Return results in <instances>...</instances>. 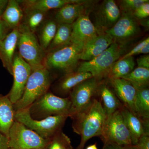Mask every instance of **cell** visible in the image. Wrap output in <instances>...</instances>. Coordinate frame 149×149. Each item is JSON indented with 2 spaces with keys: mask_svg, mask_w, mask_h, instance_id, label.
Masks as SVG:
<instances>
[{
  "mask_svg": "<svg viewBox=\"0 0 149 149\" xmlns=\"http://www.w3.org/2000/svg\"><path fill=\"white\" fill-rule=\"evenodd\" d=\"M32 70L31 67L16 52L14 56L12 75L13 77V85L7 95L13 104L18 101L23 95Z\"/></svg>",
  "mask_w": 149,
  "mask_h": 149,
  "instance_id": "13",
  "label": "cell"
},
{
  "mask_svg": "<svg viewBox=\"0 0 149 149\" xmlns=\"http://www.w3.org/2000/svg\"><path fill=\"white\" fill-rule=\"evenodd\" d=\"M24 12L18 1L9 0L1 18L12 30L17 28L22 23Z\"/></svg>",
  "mask_w": 149,
  "mask_h": 149,
  "instance_id": "23",
  "label": "cell"
},
{
  "mask_svg": "<svg viewBox=\"0 0 149 149\" xmlns=\"http://www.w3.org/2000/svg\"><path fill=\"white\" fill-rule=\"evenodd\" d=\"M120 110L125 124L130 132L132 145H136L141 136L145 134H149V125L145 123L137 115L123 106Z\"/></svg>",
  "mask_w": 149,
  "mask_h": 149,
  "instance_id": "20",
  "label": "cell"
},
{
  "mask_svg": "<svg viewBox=\"0 0 149 149\" xmlns=\"http://www.w3.org/2000/svg\"><path fill=\"white\" fill-rule=\"evenodd\" d=\"M149 53V44L147 45H146L144 46L142 48L137 55L140 54H148Z\"/></svg>",
  "mask_w": 149,
  "mask_h": 149,
  "instance_id": "40",
  "label": "cell"
},
{
  "mask_svg": "<svg viewBox=\"0 0 149 149\" xmlns=\"http://www.w3.org/2000/svg\"><path fill=\"white\" fill-rule=\"evenodd\" d=\"M84 45L71 43L46 53L44 65L50 71L65 74L74 71L79 65Z\"/></svg>",
  "mask_w": 149,
  "mask_h": 149,
  "instance_id": "3",
  "label": "cell"
},
{
  "mask_svg": "<svg viewBox=\"0 0 149 149\" xmlns=\"http://www.w3.org/2000/svg\"><path fill=\"white\" fill-rule=\"evenodd\" d=\"M122 78L128 81L136 90L148 88L149 83V69L137 67Z\"/></svg>",
  "mask_w": 149,
  "mask_h": 149,
  "instance_id": "30",
  "label": "cell"
},
{
  "mask_svg": "<svg viewBox=\"0 0 149 149\" xmlns=\"http://www.w3.org/2000/svg\"><path fill=\"white\" fill-rule=\"evenodd\" d=\"M93 2L84 1L83 2L70 3L58 9L54 19L57 24H72L78 17L88 14Z\"/></svg>",
  "mask_w": 149,
  "mask_h": 149,
  "instance_id": "14",
  "label": "cell"
},
{
  "mask_svg": "<svg viewBox=\"0 0 149 149\" xmlns=\"http://www.w3.org/2000/svg\"><path fill=\"white\" fill-rule=\"evenodd\" d=\"M70 146V139L61 130L51 139L47 148V149H68Z\"/></svg>",
  "mask_w": 149,
  "mask_h": 149,
  "instance_id": "31",
  "label": "cell"
},
{
  "mask_svg": "<svg viewBox=\"0 0 149 149\" xmlns=\"http://www.w3.org/2000/svg\"><path fill=\"white\" fill-rule=\"evenodd\" d=\"M18 29L19 35L17 48L19 55L32 70L45 66L46 52L40 45L36 34L22 23Z\"/></svg>",
  "mask_w": 149,
  "mask_h": 149,
  "instance_id": "6",
  "label": "cell"
},
{
  "mask_svg": "<svg viewBox=\"0 0 149 149\" xmlns=\"http://www.w3.org/2000/svg\"><path fill=\"white\" fill-rule=\"evenodd\" d=\"M113 91L123 106L136 114L135 109L137 90L123 78L109 79Z\"/></svg>",
  "mask_w": 149,
  "mask_h": 149,
  "instance_id": "16",
  "label": "cell"
},
{
  "mask_svg": "<svg viewBox=\"0 0 149 149\" xmlns=\"http://www.w3.org/2000/svg\"><path fill=\"white\" fill-rule=\"evenodd\" d=\"M8 149H13V148H9Z\"/></svg>",
  "mask_w": 149,
  "mask_h": 149,
  "instance_id": "45",
  "label": "cell"
},
{
  "mask_svg": "<svg viewBox=\"0 0 149 149\" xmlns=\"http://www.w3.org/2000/svg\"><path fill=\"white\" fill-rule=\"evenodd\" d=\"M95 23L98 34L106 33L111 29L121 16V12L113 0L104 1L93 10Z\"/></svg>",
  "mask_w": 149,
  "mask_h": 149,
  "instance_id": "12",
  "label": "cell"
},
{
  "mask_svg": "<svg viewBox=\"0 0 149 149\" xmlns=\"http://www.w3.org/2000/svg\"><path fill=\"white\" fill-rule=\"evenodd\" d=\"M10 28L5 22L0 18V42L4 40L6 36L11 32Z\"/></svg>",
  "mask_w": 149,
  "mask_h": 149,
  "instance_id": "36",
  "label": "cell"
},
{
  "mask_svg": "<svg viewBox=\"0 0 149 149\" xmlns=\"http://www.w3.org/2000/svg\"><path fill=\"white\" fill-rule=\"evenodd\" d=\"M19 35L18 27L13 29L0 42V60L3 66L12 75L14 56Z\"/></svg>",
  "mask_w": 149,
  "mask_h": 149,
  "instance_id": "19",
  "label": "cell"
},
{
  "mask_svg": "<svg viewBox=\"0 0 149 149\" xmlns=\"http://www.w3.org/2000/svg\"><path fill=\"white\" fill-rule=\"evenodd\" d=\"M98 95L100 101L107 116L119 110L123 107L122 104L113 91L104 81H102L99 86Z\"/></svg>",
  "mask_w": 149,
  "mask_h": 149,
  "instance_id": "21",
  "label": "cell"
},
{
  "mask_svg": "<svg viewBox=\"0 0 149 149\" xmlns=\"http://www.w3.org/2000/svg\"><path fill=\"white\" fill-rule=\"evenodd\" d=\"M22 8L24 12L22 23L25 24L30 31L36 33L45 20L47 13L30 8Z\"/></svg>",
  "mask_w": 149,
  "mask_h": 149,
  "instance_id": "27",
  "label": "cell"
},
{
  "mask_svg": "<svg viewBox=\"0 0 149 149\" xmlns=\"http://www.w3.org/2000/svg\"><path fill=\"white\" fill-rule=\"evenodd\" d=\"M141 32L139 22L133 14L121 12V16L118 21L106 33L111 37L114 42L124 45L137 37Z\"/></svg>",
  "mask_w": 149,
  "mask_h": 149,
  "instance_id": "11",
  "label": "cell"
},
{
  "mask_svg": "<svg viewBox=\"0 0 149 149\" xmlns=\"http://www.w3.org/2000/svg\"><path fill=\"white\" fill-rule=\"evenodd\" d=\"M3 11L2 10H0V18H1V17L3 13Z\"/></svg>",
  "mask_w": 149,
  "mask_h": 149,
  "instance_id": "43",
  "label": "cell"
},
{
  "mask_svg": "<svg viewBox=\"0 0 149 149\" xmlns=\"http://www.w3.org/2000/svg\"><path fill=\"white\" fill-rule=\"evenodd\" d=\"M135 109L136 114L145 123L149 125V90L148 88L137 90Z\"/></svg>",
  "mask_w": 149,
  "mask_h": 149,
  "instance_id": "28",
  "label": "cell"
},
{
  "mask_svg": "<svg viewBox=\"0 0 149 149\" xmlns=\"http://www.w3.org/2000/svg\"><path fill=\"white\" fill-rule=\"evenodd\" d=\"M103 80L92 77L77 85L70 93L71 102L69 117L82 111L96 98L99 86Z\"/></svg>",
  "mask_w": 149,
  "mask_h": 149,
  "instance_id": "10",
  "label": "cell"
},
{
  "mask_svg": "<svg viewBox=\"0 0 149 149\" xmlns=\"http://www.w3.org/2000/svg\"><path fill=\"white\" fill-rule=\"evenodd\" d=\"M83 0H26L19 1L22 8H30L47 13L49 10L62 7L68 4L83 2Z\"/></svg>",
  "mask_w": 149,
  "mask_h": 149,
  "instance_id": "24",
  "label": "cell"
},
{
  "mask_svg": "<svg viewBox=\"0 0 149 149\" xmlns=\"http://www.w3.org/2000/svg\"><path fill=\"white\" fill-rule=\"evenodd\" d=\"M102 149H128L111 143H105Z\"/></svg>",
  "mask_w": 149,
  "mask_h": 149,
  "instance_id": "39",
  "label": "cell"
},
{
  "mask_svg": "<svg viewBox=\"0 0 149 149\" xmlns=\"http://www.w3.org/2000/svg\"><path fill=\"white\" fill-rule=\"evenodd\" d=\"M124 52V45L114 42L102 53L95 58L80 63L76 70L89 72L100 80L108 77L112 67L121 58Z\"/></svg>",
  "mask_w": 149,
  "mask_h": 149,
  "instance_id": "4",
  "label": "cell"
},
{
  "mask_svg": "<svg viewBox=\"0 0 149 149\" xmlns=\"http://www.w3.org/2000/svg\"><path fill=\"white\" fill-rule=\"evenodd\" d=\"M86 149H98L96 144H93L87 147Z\"/></svg>",
  "mask_w": 149,
  "mask_h": 149,
  "instance_id": "42",
  "label": "cell"
},
{
  "mask_svg": "<svg viewBox=\"0 0 149 149\" xmlns=\"http://www.w3.org/2000/svg\"><path fill=\"white\" fill-rule=\"evenodd\" d=\"M107 117L100 100L96 98L85 109L70 116L73 131L81 137L77 149H83L87 141L93 137H100Z\"/></svg>",
  "mask_w": 149,
  "mask_h": 149,
  "instance_id": "1",
  "label": "cell"
},
{
  "mask_svg": "<svg viewBox=\"0 0 149 149\" xmlns=\"http://www.w3.org/2000/svg\"><path fill=\"white\" fill-rule=\"evenodd\" d=\"M33 149H47V147H46V148H35Z\"/></svg>",
  "mask_w": 149,
  "mask_h": 149,
  "instance_id": "44",
  "label": "cell"
},
{
  "mask_svg": "<svg viewBox=\"0 0 149 149\" xmlns=\"http://www.w3.org/2000/svg\"><path fill=\"white\" fill-rule=\"evenodd\" d=\"M8 139L10 148L14 149L46 148L50 142L16 120L10 129Z\"/></svg>",
  "mask_w": 149,
  "mask_h": 149,
  "instance_id": "9",
  "label": "cell"
},
{
  "mask_svg": "<svg viewBox=\"0 0 149 149\" xmlns=\"http://www.w3.org/2000/svg\"><path fill=\"white\" fill-rule=\"evenodd\" d=\"M100 137L104 143H113L123 147L132 146L130 132L120 109L107 116Z\"/></svg>",
  "mask_w": 149,
  "mask_h": 149,
  "instance_id": "8",
  "label": "cell"
},
{
  "mask_svg": "<svg viewBox=\"0 0 149 149\" xmlns=\"http://www.w3.org/2000/svg\"><path fill=\"white\" fill-rule=\"evenodd\" d=\"M71 102L69 97L63 98L48 91L28 107L30 116L40 120L55 116L69 117Z\"/></svg>",
  "mask_w": 149,
  "mask_h": 149,
  "instance_id": "5",
  "label": "cell"
},
{
  "mask_svg": "<svg viewBox=\"0 0 149 149\" xmlns=\"http://www.w3.org/2000/svg\"><path fill=\"white\" fill-rule=\"evenodd\" d=\"M148 0H123L120 1V11L133 13L137 8Z\"/></svg>",
  "mask_w": 149,
  "mask_h": 149,
  "instance_id": "32",
  "label": "cell"
},
{
  "mask_svg": "<svg viewBox=\"0 0 149 149\" xmlns=\"http://www.w3.org/2000/svg\"><path fill=\"white\" fill-rule=\"evenodd\" d=\"M148 44H149V37H148L146 39L139 43L138 45L135 46L134 48H133L130 52H128L127 54H125L121 58H124L133 56L136 55L142 48L144 46Z\"/></svg>",
  "mask_w": 149,
  "mask_h": 149,
  "instance_id": "35",
  "label": "cell"
},
{
  "mask_svg": "<svg viewBox=\"0 0 149 149\" xmlns=\"http://www.w3.org/2000/svg\"><path fill=\"white\" fill-rule=\"evenodd\" d=\"M68 117V116H55L42 120H35L30 116L28 107L16 112L15 115V120L24 124L42 138L49 141L61 131Z\"/></svg>",
  "mask_w": 149,
  "mask_h": 149,
  "instance_id": "7",
  "label": "cell"
},
{
  "mask_svg": "<svg viewBox=\"0 0 149 149\" xmlns=\"http://www.w3.org/2000/svg\"><path fill=\"white\" fill-rule=\"evenodd\" d=\"M133 15L138 20L148 18L149 16V1L137 8Z\"/></svg>",
  "mask_w": 149,
  "mask_h": 149,
  "instance_id": "33",
  "label": "cell"
},
{
  "mask_svg": "<svg viewBox=\"0 0 149 149\" xmlns=\"http://www.w3.org/2000/svg\"><path fill=\"white\" fill-rule=\"evenodd\" d=\"M137 62L138 63V67L149 69V55L148 54H144L140 56L137 59Z\"/></svg>",
  "mask_w": 149,
  "mask_h": 149,
  "instance_id": "37",
  "label": "cell"
},
{
  "mask_svg": "<svg viewBox=\"0 0 149 149\" xmlns=\"http://www.w3.org/2000/svg\"><path fill=\"white\" fill-rule=\"evenodd\" d=\"M13 104L7 95L0 94V132L8 137L10 129L15 119Z\"/></svg>",
  "mask_w": 149,
  "mask_h": 149,
  "instance_id": "22",
  "label": "cell"
},
{
  "mask_svg": "<svg viewBox=\"0 0 149 149\" xmlns=\"http://www.w3.org/2000/svg\"><path fill=\"white\" fill-rule=\"evenodd\" d=\"M9 146L8 137L0 132V149H8Z\"/></svg>",
  "mask_w": 149,
  "mask_h": 149,
  "instance_id": "38",
  "label": "cell"
},
{
  "mask_svg": "<svg viewBox=\"0 0 149 149\" xmlns=\"http://www.w3.org/2000/svg\"><path fill=\"white\" fill-rule=\"evenodd\" d=\"M135 64L133 56L120 58L112 67L108 79L122 78L133 71Z\"/></svg>",
  "mask_w": 149,
  "mask_h": 149,
  "instance_id": "29",
  "label": "cell"
},
{
  "mask_svg": "<svg viewBox=\"0 0 149 149\" xmlns=\"http://www.w3.org/2000/svg\"><path fill=\"white\" fill-rule=\"evenodd\" d=\"M51 72L45 66L32 70L22 96L13 108L15 112L29 107L36 100L45 94L51 87Z\"/></svg>",
  "mask_w": 149,
  "mask_h": 149,
  "instance_id": "2",
  "label": "cell"
},
{
  "mask_svg": "<svg viewBox=\"0 0 149 149\" xmlns=\"http://www.w3.org/2000/svg\"><path fill=\"white\" fill-rule=\"evenodd\" d=\"M125 148L128 149H149V134L141 136L136 145Z\"/></svg>",
  "mask_w": 149,
  "mask_h": 149,
  "instance_id": "34",
  "label": "cell"
},
{
  "mask_svg": "<svg viewBox=\"0 0 149 149\" xmlns=\"http://www.w3.org/2000/svg\"><path fill=\"white\" fill-rule=\"evenodd\" d=\"M57 24L54 19H46L37 32L40 45L45 52L55 35Z\"/></svg>",
  "mask_w": 149,
  "mask_h": 149,
  "instance_id": "25",
  "label": "cell"
},
{
  "mask_svg": "<svg viewBox=\"0 0 149 149\" xmlns=\"http://www.w3.org/2000/svg\"><path fill=\"white\" fill-rule=\"evenodd\" d=\"M71 42L84 45L98 35L95 25L88 14L80 16L72 24Z\"/></svg>",
  "mask_w": 149,
  "mask_h": 149,
  "instance_id": "17",
  "label": "cell"
},
{
  "mask_svg": "<svg viewBox=\"0 0 149 149\" xmlns=\"http://www.w3.org/2000/svg\"><path fill=\"white\" fill-rule=\"evenodd\" d=\"M93 77L89 72H80L75 70L64 74L57 82L53 88L54 91L61 97H67L70 93L77 85L84 80Z\"/></svg>",
  "mask_w": 149,
  "mask_h": 149,
  "instance_id": "18",
  "label": "cell"
},
{
  "mask_svg": "<svg viewBox=\"0 0 149 149\" xmlns=\"http://www.w3.org/2000/svg\"><path fill=\"white\" fill-rule=\"evenodd\" d=\"M72 24H58L55 35L46 53L72 43Z\"/></svg>",
  "mask_w": 149,
  "mask_h": 149,
  "instance_id": "26",
  "label": "cell"
},
{
  "mask_svg": "<svg viewBox=\"0 0 149 149\" xmlns=\"http://www.w3.org/2000/svg\"><path fill=\"white\" fill-rule=\"evenodd\" d=\"M114 41L106 33L97 35L91 38L84 44L80 56V60H92L106 50Z\"/></svg>",
  "mask_w": 149,
  "mask_h": 149,
  "instance_id": "15",
  "label": "cell"
},
{
  "mask_svg": "<svg viewBox=\"0 0 149 149\" xmlns=\"http://www.w3.org/2000/svg\"><path fill=\"white\" fill-rule=\"evenodd\" d=\"M8 0H0V10L3 11L6 9L8 3Z\"/></svg>",
  "mask_w": 149,
  "mask_h": 149,
  "instance_id": "41",
  "label": "cell"
}]
</instances>
